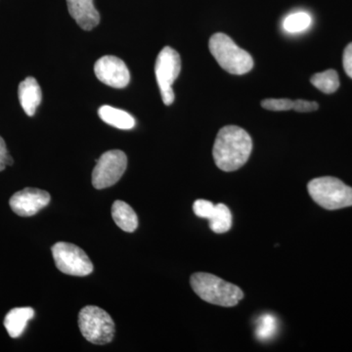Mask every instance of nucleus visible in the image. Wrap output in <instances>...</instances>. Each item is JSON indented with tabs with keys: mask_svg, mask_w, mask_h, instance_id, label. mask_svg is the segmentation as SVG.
Wrapping results in <instances>:
<instances>
[{
	"mask_svg": "<svg viewBox=\"0 0 352 352\" xmlns=\"http://www.w3.org/2000/svg\"><path fill=\"white\" fill-rule=\"evenodd\" d=\"M126 155L120 150L105 152L98 160L92 171L94 188L105 189L116 184L126 170Z\"/></svg>",
	"mask_w": 352,
	"mask_h": 352,
	"instance_id": "6e6552de",
	"label": "nucleus"
},
{
	"mask_svg": "<svg viewBox=\"0 0 352 352\" xmlns=\"http://www.w3.org/2000/svg\"><path fill=\"white\" fill-rule=\"evenodd\" d=\"M310 82L317 89L326 94H333L340 87L339 75L335 69H327L322 73L315 74Z\"/></svg>",
	"mask_w": 352,
	"mask_h": 352,
	"instance_id": "f3484780",
	"label": "nucleus"
},
{
	"mask_svg": "<svg viewBox=\"0 0 352 352\" xmlns=\"http://www.w3.org/2000/svg\"><path fill=\"white\" fill-rule=\"evenodd\" d=\"M50 203L48 192L38 188H25L14 194L9 205L16 214L20 217H32Z\"/></svg>",
	"mask_w": 352,
	"mask_h": 352,
	"instance_id": "9d476101",
	"label": "nucleus"
},
{
	"mask_svg": "<svg viewBox=\"0 0 352 352\" xmlns=\"http://www.w3.org/2000/svg\"><path fill=\"white\" fill-rule=\"evenodd\" d=\"M34 316L32 307H16L6 314L4 326L11 338L16 339L24 333L30 320Z\"/></svg>",
	"mask_w": 352,
	"mask_h": 352,
	"instance_id": "ddd939ff",
	"label": "nucleus"
},
{
	"mask_svg": "<svg viewBox=\"0 0 352 352\" xmlns=\"http://www.w3.org/2000/svg\"><path fill=\"white\" fill-rule=\"evenodd\" d=\"M69 13L85 31H91L100 22L94 0H67Z\"/></svg>",
	"mask_w": 352,
	"mask_h": 352,
	"instance_id": "9b49d317",
	"label": "nucleus"
},
{
	"mask_svg": "<svg viewBox=\"0 0 352 352\" xmlns=\"http://www.w3.org/2000/svg\"><path fill=\"white\" fill-rule=\"evenodd\" d=\"M95 75L101 82L113 88H124L131 82V74L120 58L104 56L95 63Z\"/></svg>",
	"mask_w": 352,
	"mask_h": 352,
	"instance_id": "1a4fd4ad",
	"label": "nucleus"
},
{
	"mask_svg": "<svg viewBox=\"0 0 352 352\" xmlns=\"http://www.w3.org/2000/svg\"><path fill=\"white\" fill-rule=\"evenodd\" d=\"M208 219L210 221V228L214 233L228 232L232 227V214L224 204L214 205V210Z\"/></svg>",
	"mask_w": 352,
	"mask_h": 352,
	"instance_id": "dca6fc26",
	"label": "nucleus"
},
{
	"mask_svg": "<svg viewBox=\"0 0 352 352\" xmlns=\"http://www.w3.org/2000/svg\"><path fill=\"white\" fill-rule=\"evenodd\" d=\"M342 64H344V69L346 75L352 78V43H349L344 50Z\"/></svg>",
	"mask_w": 352,
	"mask_h": 352,
	"instance_id": "b1692460",
	"label": "nucleus"
},
{
	"mask_svg": "<svg viewBox=\"0 0 352 352\" xmlns=\"http://www.w3.org/2000/svg\"><path fill=\"white\" fill-rule=\"evenodd\" d=\"M99 117L106 124H110L119 129H131L135 126V120L126 111L120 109L111 107V106H102L98 111Z\"/></svg>",
	"mask_w": 352,
	"mask_h": 352,
	"instance_id": "2eb2a0df",
	"label": "nucleus"
},
{
	"mask_svg": "<svg viewBox=\"0 0 352 352\" xmlns=\"http://www.w3.org/2000/svg\"><path fill=\"white\" fill-rule=\"evenodd\" d=\"M182 71V60L177 51L166 46L157 55L155 74L161 91L162 99L166 105L170 106L175 101L173 85Z\"/></svg>",
	"mask_w": 352,
	"mask_h": 352,
	"instance_id": "423d86ee",
	"label": "nucleus"
},
{
	"mask_svg": "<svg viewBox=\"0 0 352 352\" xmlns=\"http://www.w3.org/2000/svg\"><path fill=\"white\" fill-rule=\"evenodd\" d=\"M78 327L85 339L94 344H106L115 337V322L108 312L88 305L78 314Z\"/></svg>",
	"mask_w": 352,
	"mask_h": 352,
	"instance_id": "39448f33",
	"label": "nucleus"
},
{
	"mask_svg": "<svg viewBox=\"0 0 352 352\" xmlns=\"http://www.w3.org/2000/svg\"><path fill=\"white\" fill-rule=\"evenodd\" d=\"M261 106L265 110L274 111V112H282V111L292 110L294 107V101L289 99H265L261 101Z\"/></svg>",
	"mask_w": 352,
	"mask_h": 352,
	"instance_id": "aec40b11",
	"label": "nucleus"
},
{
	"mask_svg": "<svg viewBox=\"0 0 352 352\" xmlns=\"http://www.w3.org/2000/svg\"><path fill=\"white\" fill-rule=\"evenodd\" d=\"M308 193L315 203L329 210L352 206V188L332 176L315 178L307 184Z\"/></svg>",
	"mask_w": 352,
	"mask_h": 352,
	"instance_id": "20e7f679",
	"label": "nucleus"
},
{
	"mask_svg": "<svg viewBox=\"0 0 352 352\" xmlns=\"http://www.w3.org/2000/svg\"><path fill=\"white\" fill-rule=\"evenodd\" d=\"M252 150V138L245 129L227 126L217 133L212 155L217 168L230 173L239 170L247 163Z\"/></svg>",
	"mask_w": 352,
	"mask_h": 352,
	"instance_id": "f257e3e1",
	"label": "nucleus"
},
{
	"mask_svg": "<svg viewBox=\"0 0 352 352\" xmlns=\"http://www.w3.org/2000/svg\"><path fill=\"white\" fill-rule=\"evenodd\" d=\"M311 16L307 12H296L287 16L283 22L285 31L289 34H298L307 31L311 25Z\"/></svg>",
	"mask_w": 352,
	"mask_h": 352,
	"instance_id": "a211bd4d",
	"label": "nucleus"
},
{
	"mask_svg": "<svg viewBox=\"0 0 352 352\" xmlns=\"http://www.w3.org/2000/svg\"><path fill=\"white\" fill-rule=\"evenodd\" d=\"M208 47L217 63L227 73L237 76L245 75L254 68V60L251 55L240 48L226 34H214L210 39Z\"/></svg>",
	"mask_w": 352,
	"mask_h": 352,
	"instance_id": "7ed1b4c3",
	"label": "nucleus"
},
{
	"mask_svg": "<svg viewBox=\"0 0 352 352\" xmlns=\"http://www.w3.org/2000/svg\"><path fill=\"white\" fill-rule=\"evenodd\" d=\"M319 105L316 102L302 100V99H298V100L294 101V110L298 113H309L314 112V111L318 110Z\"/></svg>",
	"mask_w": 352,
	"mask_h": 352,
	"instance_id": "4be33fe9",
	"label": "nucleus"
},
{
	"mask_svg": "<svg viewBox=\"0 0 352 352\" xmlns=\"http://www.w3.org/2000/svg\"><path fill=\"white\" fill-rule=\"evenodd\" d=\"M190 284L197 296L212 305L232 307L244 298V293L239 287L210 273H195L192 275Z\"/></svg>",
	"mask_w": 352,
	"mask_h": 352,
	"instance_id": "f03ea898",
	"label": "nucleus"
},
{
	"mask_svg": "<svg viewBox=\"0 0 352 352\" xmlns=\"http://www.w3.org/2000/svg\"><path fill=\"white\" fill-rule=\"evenodd\" d=\"M277 322L274 316L270 314L263 315L258 319L256 326V336L261 340H270L276 333Z\"/></svg>",
	"mask_w": 352,
	"mask_h": 352,
	"instance_id": "6ab92c4d",
	"label": "nucleus"
},
{
	"mask_svg": "<svg viewBox=\"0 0 352 352\" xmlns=\"http://www.w3.org/2000/svg\"><path fill=\"white\" fill-rule=\"evenodd\" d=\"M52 256L58 270L72 276H87L94 271V263L78 245L58 242L52 247Z\"/></svg>",
	"mask_w": 352,
	"mask_h": 352,
	"instance_id": "0eeeda50",
	"label": "nucleus"
},
{
	"mask_svg": "<svg viewBox=\"0 0 352 352\" xmlns=\"http://www.w3.org/2000/svg\"><path fill=\"white\" fill-rule=\"evenodd\" d=\"M13 164L12 157L7 151L6 141L0 136V171L6 170L7 166Z\"/></svg>",
	"mask_w": 352,
	"mask_h": 352,
	"instance_id": "5701e85b",
	"label": "nucleus"
},
{
	"mask_svg": "<svg viewBox=\"0 0 352 352\" xmlns=\"http://www.w3.org/2000/svg\"><path fill=\"white\" fill-rule=\"evenodd\" d=\"M214 208V204L207 200H197L193 205L194 212L197 217H201V219H208Z\"/></svg>",
	"mask_w": 352,
	"mask_h": 352,
	"instance_id": "412c9836",
	"label": "nucleus"
},
{
	"mask_svg": "<svg viewBox=\"0 0 352 352\" xmlns=\"http://www.w3.org/2000/svg\"><path fill=\"white\" fill-rule=\"evenodd\" d=\"M18 95H19L21 106L24 109L25 113L30 117H32L36 113V108L38 107L43 98L41 87L36 78L29 76L23 80L20 83Z\"/></svg>",
	"mask_w": 352,
	"mask_h": 352,
	"instance_id": "f8f14e48",
	"label": "nucleus"
},
{
	"mask_svg": "<svg viewBox=\"0 0 352 352\" xmlns=\"http://www.w3.org/2000/svg\"><path fill=\"white\" fill-rule=\"evenodd\" d=\"M112 217L115 223L124 232H134L138 229V214L126 201H116L113 204Z\"/></svg>",
	"mask_w": 352,
	"mask_h": 352,
	"instance_id": "4468645a",
	"label": "nucleus"
}]
</instances>
